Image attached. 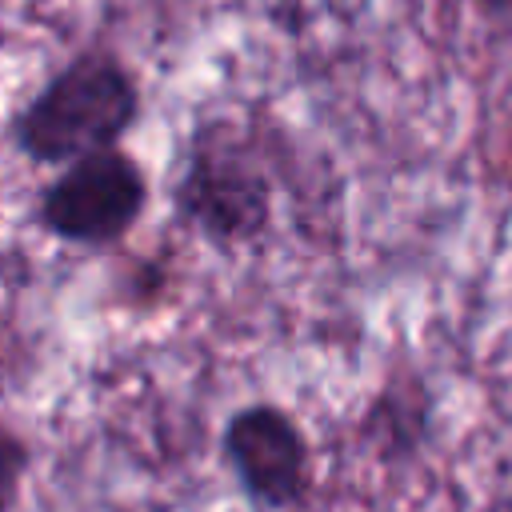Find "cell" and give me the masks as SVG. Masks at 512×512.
<instances>
[{
  "label": "cell",
  "instance_id": "6da1fadb",
  "mask_svg": "<svg viewBox=\"0 0 512 512\" xmlns=\"http://www.w3.org/2000/svg\"><path fill=\"white\" fill-rule=\"evenodd\" d=\"M140 96L132 76L100 52L64 64L12 120L16 148L36 164H76L112 152L132 128Z\"/></svg>",
  "mask_w": 512,
  "mask_h": 512
},
{
  "label": "cell",
  "instance_id": "7a4b0ae2",
  "mask_svg": "<svg viewBox=\"0 0 512 512\" xmlns=\"http://www.w3.org/2000/svg\"><path fill=\"white\" fill-rule=\"evenodd\" d=\"M148 180L124 152H96L68 164L40 196V224L72 244H112L144 212Z\"/></svg>",
  "mask_w": 512,
  "mask_h": 512
},
{
  "label": "cell",
  "instance_id": "3957f363",
  "mask_svg": "<svg viewBox=\"0 0 512 512\" xmlns=\"http://www.w3.org/2000/svg\"><path fill=\"white\" fill-rule=\"evenodd\" d=\"M176 208L208 240H248L268 220V180L240 156L196 148L176 184Z\"/></svg>",
  "mask_w": 512,
  "mask_h": 512
},
{
  "label": "cell",
  "instance_id": "277c9868",
  "mask_svg": "<svg viewBox=\"0 0 512 512\" xmlns=\"http://www.w3.org/2000/svg\"><path fill=\"white\" fill-rule=\"evenodd\" d=\"M224 456L252 500L284 508L304 492V436L272 404L240 408L224 428Z\"/></svg>",
  "mask_w": 512,
  "mask_h": 512
},
{
  "label": "cell",
  "instance_id": "5b68a950",
  "mask_svg": "<svg viewBox=\"0 0 512 512\" xmlns=\"http://www.w3.org/2000/svg\"><path fill=\"white\" fill-rule=\"evenodd\" d=\"M24 464H28L24 444L8 428H0V512H8L16 504V492H20V480H24Z\"/></svg>",
  "mask_w": 512,
  "mask_h": 512
},
{
  "label": "cell",
  "instance_id": "8992f818",
  "mask_svg": "<svg viewBox=\"0 0 512 512\" xmlns=\"http://www.w3.org/2000/svg\"><path fill=\"white\" fill-rule=\"evenodd\" d=\"M488 12H496V16H512V0H480Z\"/></svg>",
  "mask_w": 512,
  "mask_h": 512
}]
</instances>
